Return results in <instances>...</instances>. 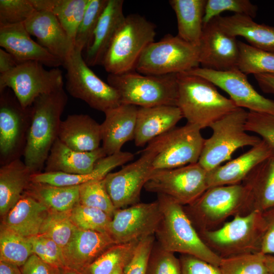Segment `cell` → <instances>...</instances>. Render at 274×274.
Masks as SVG:
<instances>
[{
    "mask_svg": "<svg viewBox=\"0 0 274 274\" xmlns=\"http://www.w3.org/2000/svg\"><path fill=\"white\" fill-rule=\"evenodd\" d=\"M20 62L9 52L0 49V73L5 74L14 68Z\"/></svg>",
    "mask_w": 274,
    "mask_h": 274,
    "instance_id": "obj_53",
    "label": "cell"
},
{
    "mask_svg": "<svg viewBox=\"0 0 274 274\" xmlns=\"http://www.w3.org/2000/svg\"><path fill=\"white\" fill-rule=\"evenodd\" d=\"M79 203L99 209L112 218L117 210L106 190L104 178L80 185Z\"/></svg>",
    "mask_w": 274,
    "mask_h": 274,
    "instance_id": "obj_41",
    "label": "cell"
},
{
    "mask_svg": "<svg viewBox=\"0 0 274 274\" xmlns=\"http://www.w3.org/2000/svg\"><path fill=\"white\" fill-rule=\"evenodd\" d=\"M124 268L120 267L115 270L112 274H123Z\"/></svg>",
    "mask_w": 274,
    "mask_h": 274,
    "instance_id": "obj_58",
    "label": "cell"
},
{
    "mask_svg": "<svg viewBox=\"0 0 274 274\" xmlns=\"http://www.w3.org/2000/svg\"><path fill=\"white\" fill-rule=\"evenodd\" d=\"M262 213L265 222V229L260 252L264 255H274V207Z\"/></svg>",
    "mask_w": 274,
    "mask_h": 274,
    "instance_id": "obj_51",
    "label": "cell"
},
{
    "mask_svg": "<svg viewBox=\"0 0 274 274\" xmlns=\"http://www.w3.org/2000/svg\"><path fill=\"white\" fill-rule=\"evenodd\" d=\"M266 274H272V273H270V272H268V273H267Z\"/></svg>",
    "mask_w": 274,
    "mask_h": 274,
    "instance_id": "obj_59",
    "label": "cell"
},
{
    "mask_svg": "<svg viewBox=\"0 0 274 274\" xmlns=\"http://www.w3.org/2000/svg\"><path fill=\"white\" fill-rule=\"evenodd\" d=\"M82 52L74 48L62 63L66 70L65 88L67 92L85 101L91 108L104 113L121 105L118 91L94 74L83 59Z\"/></svg>",
    "mask_w": 274,
    "mask_h": 274,
    "instance_id": "obj_10",
    "label": "cell"
},
{
    "mask_svg": "<svg viewBox=\"0 0 274 274\" xmlns=\"http://www.w3.org/2000/svg\"><path fill=\"white\" fill-rule=\"evenodd\" d=\"M265 222L262 212L237 214L221 227L198 231L206 245L221 258L260 252Z\"/></svg>",
    "mask_w": 274,
    "mask_h": 274,
    "instance_id": "obj_4",
    "label": "cell"
},
{
    "mask_svg": "<svg viewBox=\"0 0 274 274\" xmlns=\"http://www.w3.org/2000/svg\"><path fill=\"white\" fill-rule=\"evenodd\" d=\"M245 128L257 134L274 148V115L248 111Z\"/></svg>",
    "mask_w": 274,
    "mask_h": 274,
    "instance_id": "obj_48",
    "label": "cell"
},
{
    "mask_svg": "<svg viewBox=\"0 0 274 274\" xmlns=\"http://www.w3.org/2000/svg\"><path fill=\"white\" fill-rule=\"evenodd\" d=\"M33 175L20 159L0 168V215L2 219L17 202L31 183Z\"/></svg>",
    "mask_w": 274,
    "mask_h": 274,
    "instance_id": "obj_32",
    "label": "cell"
},
{
    "mask_svg": "<svg viewBox=\"0 0 274 274\" xmlns=\"http://www.w3.org/2000/svg\"><path fill=\"white\" fill-rule=\"evenodd\" d=\"M138 110L135 106L121 104L105 113L101 147L107 155L121 151L124 144L134 139Z\"/></svg>",
    "mask_w": 274,
    "mask_h": 274,
    "instance_id": "obj_23",
    "label": "cell"
},
{
    "mask_svg": "<svg viewBox=\"0 0 274 274\" xmlns=\"http://www.w3.org/2000/svg\"><path fill=\"white\" fill-rule=\"evenodd\" d=\"M238 42L220 27L216 17L203 25L199 45L201 67L217 71L238 68Z\"/></svg>",
    "mask_w": 274,
    "mask_h": 274,
    "instance_id": "obj_18",
    "label": "cell"
},
{
    "mask_svg": "<svg viewBox=\"0 0 274 274\" xmlns=\"http://www.w3.org/2000/svg\"><path fill=\"white\" fill-rule=\"evenodd\" d=\"M254 77L260 89L266 93L274 94V75L256 74Z\"/></svg>",
    "mask_w": 274,
    "mask_h": 274,
    "instance_id": "obj_54",
    "label": "cell"
},
{
    "mask_svg": "<svg viewBox=\"0 0 274 274\" xmlns=\"http://www.w3.org/2000/svg\"><path fill=\"white\" fill-rule=\"evenodd\" d=\"M206 3V0L169 1L177 17V36L197 46L202 36Z\"/></svg>",
    "mask_w": 274,
    "mask_h": 274,
    "instance_id": "obj_33",
    "label": "cell"
},
{
    "mask_svg": "<svg viewBox=\"0 0 274 274\" xmlns=\"http://www.w3.org/2000/svg\"><path fill=\"white\" fill-rule=\"evenodd\" d=\"M238 68L246 75L250 74L274 75V53L238 42Z\"/></svg>",
    "mask_w": 274,
    "mask_h": 274,
    "instance_id": "obj_38",
    "label": "cell"
},
{
    "mask_svg": "<svg viewBox=\"0 0 274 274\" xmlns=\"http://www.w3.org/2000/svg\"><path fill=\"white\" fill-rule=\"evenodd\" d=\"M139 241L113 245L81 272L112 274L118 268H124L132 257Z\"/></svg>",
    "mask_w": 274,
    "mask_h": 274,
    "instance_id": "obj_36",
    "label": "cell"
},
{
    "mask_svg": "<svg viewBox=\"0 0 274 274\" xmlns=\"http://www.w3.org/2000/svg\"><path fill=\"white\" fill-rule=\"evenodd\" d=\"M183 118L175 106H157L138 108L134 141L143 147L154 139L169 131Z\"/></svg>",
    "mask_w": 274,
    "mask_h": 274,
    "instance_id": "obj_24",
    "label": "cell"
},
{
    "mask_svg": "<svg viewBox=\"0 0 274 274\" xmlns=\"http://www.w3.org/2000/svg\"><path fill=\"white\" fill-rule=\"evenodd\" d=\"M71 218L80 229L107 232L112 217L104 211L79 202L70 212Z\"/></svg>",
    "mask_w": 274,
    "mask_h": 274,
    "instance_id": "obj_42",
    "label": "cell"
},
{
    "mask_svg": "<svg viewBox=\"0 0 274 274\" xmlns=\"http://www.w3.org/2000/svg\"><path fill=\"white\" fill-rule=\"evenodd\" d=\"M202 77L225 91L238 108L274 115V100L259 94L238 68L217 71L197 67L185 72Z\"/></svg>",
    "mask_w": 274,
    "mask_h": 274,
    "instance_id": "obj_17",
    "label": "cell"
},
{
    "mask_svg": "<svg viewBox=\"0 0 274 274\" xmlns=\"http://www.w3.org/2000/svg\"><path fill=\"white\" fill-rule=\"evenodd\" d=\"M123 0H108L95 29L92 40L86 49L85 61L89 66L101 64L116 31L124 20Z\"/></svg>",
    "mask_w": 274,
    "mask_h": 274,
    "instance_id": "obj_26",
    "label": "cell"
},
{
    "mask_svg": "<svg viewBox=\"0 0 274 274\" xmlns=\"http://www.w3.org/2000/svg\"><path fill=\"white\" fill-rule=\"evenodd\" d=\"M248 112L237 108L211 124L213 133L205 139L198 163L209 172L229 160L237 149L253 147L262 139L245 128Z\"/></svg>",
    "mask_w": 274,
    "mask_h": 274,
    "instance_id": "obj_8",
    "label": "cell"
},
{
    "mask_svg": "<svg viewBox=\"0 0 274 274\" xmlns=\"http://www.w3.org/2000/svg\"><path fill=\"white\" fill-rule=\"evenodd\" d=\"M156 26L138 14L126 16L116 31L101 65L109 74H121L134 70L146 47L154 42Z\"/></svg>",
    "mask_w": 274,
    "mask_h": 274,
    "instance_id": "obj_5",
    "label": "cell"
},
{
    "mask_svg": "<svg viewBox=\"0 0 274 274\" xmlns=\"http://www.w3.org/2000/svg\"><path fill=\"white\" fill-rule=\"evenodd\" d=\"M265 263L268 272L274 274V255H265Z\"/></svg>",
    "mask_w": 274,
    "mask_h": 274,
    "instance_id": "obj_56",
    "label": "cell"
},
{
    "mask_svg": "<svg viewBox=\"0 0 274 274\" xmlns=\"http://www.w3.org/2000/svg\"><path fill=\"white\" fill-rule=\"evenodd\" d=\"M199 46L191 44L177 35L167 34L146 47L134 70L148 75L185 73L199 67Z\"/></svg>",
    "mask_w": 274,
    "mask_h": 274,
    "instance_id": "obj_9",
    "label": "cell"
},
{
    "mask_svg": "<svg viewBox=\"0 0 274 274\" xmlns=\"http://www.w3.org/2000/svg\"><path fill=\"white\" fill-rule=\"evenodd\" d=\"M58 139L74 150L94 151L100 147L101 125L88 115H70L60 123Z\"/></svg>",
    "mask_w": 274,
    "mask_h": 274,
    "instance_id": "obj_27",
    "label": "cell"
},
{
    "mask_svg": "<svg viewBox=\"0 0 274 274\" xmlns=\"http://www.w3.org/2000/svg\"><path fill=\"white\" fill-rule=\"evenodd\" d=\"M115 244L107 232L78 228L62 248L65 266L81 272Z\"/></svg>",
    "mask_w": 274,
    "mask_h": 274,
    "instance_id": "obj_21",
    "label": "cell"
},
{
    "mask_svg": "<svg viewBox=\"0 0 274 274\" xmlns=\"http://www.w3.org/2000/svg\"><path fill=\"white\" fill-rule=\"evenodd\" d=\"M221 274H266L265 255L261 252L221 258Z\"/></svg>",
    "mask_w": 274,
    "mask_h": 274,
    "instance_id": "obj_40",
    "label": "cell"
},
{
    "mask_svg": "<svg viewBox=\"0 0 274 274\" xmlns=\"http://www.w3.org/2000/svg\"><path fill=\"white\" fill-rule=\"evenodd\" d=\"M0 96L1 166L19 159L24 153L31 118V107L23 108L17 98L5 89Z\"/></svg>",
    "mask_w": 274,
    "mask_h": 274,
    "instance_id": "obj_14",
    "label": "cell"
},
{
    "mask_svg": "<svg viewBox=\"0 0 274 274\" xmlns=\"http://www.w3.org/2000/svg\"><path fill=\"white\" fill-rule=\"evenodd\" d=\"M181 274H221L219 266L196 257L181 254Z\"/></svg>",
    "mask_w": 274,
    "mask_h": 274,
    "instance_id": "obj_50",
    "label": "cell"
},
{
    "mask_svg": "<svg viewBox=\"0 0 274 274\" xmlns=\"http://www.w3.org/2000/svg\"><path fill=\"white\" fill-rule=\"evenodd\" d=\"M242 184L248 193L249 213L274 207V154L258 164Z\"/></svg>",
    "mask_w": 274,
    "mask_h": 274,
    "instance_id": "obj_30",
    "label": "cell"
},
{
    "mask_svg": "<svg viewBox=\"0 0 274 274\" xmlns=\"http://www.w3.org/2000/svg\"><path fill=\"white\" fill-rule=\"evenodd\" d=\"M106 156L101 147L92 151L80 152L68 147L57 138L46 161L45 172L89 175L97 161Z\"/></svg>",
    "mask_w": 274,
    "mask_h": 274,
    "instance_id": "obj_25",
    "label": "cell"
},
{
    "mask_svg": "<svg viewBox=\"0 0 274 274\" xmlns=\"http://www.w3.org/2000/svg\"><path fill=\"white\" fill-rule=\"evenodd\" d=\"M161 218L157 200L149 203L138 202L117 210L107 233L116 244L139 241L155 235Z\"/></svg>",
    "mask_w": 274,
    "mask_h": 274,
    "instance_id": "obj_16",
    "label": "cell"
},
{
    "mask_svg": "<svg viewBox=\"0 0 274 274\" xmlns=\"http://www.w3.org/2000/svg\"><path fill=\"white\" fill-rule=\"evenodd\" d=\"M146 274H181L179 258L174 253L154 244L147 267Z\"/></svg>",
    "mask_w": 274,
    "mask_h": 274,
    "instance_id": "obj_45",
    "label": "cell"
},
{
    "mask_svg": "<svg viewBox=\"0 0 274 274\" xmlns=\"http://www.w3.org/2000/svg\"><path fill=\"white\" fill-rule=\"evenodd\" d=\"M33 254L29 237L1 225L0 261L21 267Z\"/></svg>",
    "mask_w": 274,
    "mask_h": 274,
    "instance_id": "obj_37",
    "label": "cell"
},
{
    "mask_svg": "<svg viewBox=\"0 0 274 274\" xmlns=\"http://www.w3.org/2000/svg\"><path fill=\"white\" fill-rule=\"evenodd\" d=\"M37 11L51 12L75 43L89 0H30Z\"/></svg>",
    "mask_w": 274,
    "mask_h": 274,
    "instance_id": "obj_34",
    "label": "cell"
},
{
    "mask_svg": "<svg viewBox=\"0 0 274 274\" xmlns=\"http://www.w3.org/2000/svg\"><path fill=\"white\" fill-rule=\"evenodd\" d=\"M63 88L38 97L31 106V118L23 153L24 162L32 174L41 173L58 138L67 101Z\"/></svg>",
    "mask_w": 274,
    "mask_h": 274,
    "instance_id": "obj_1",
    "label": "cell"
},
{
    "mask_svg": "<svg viewBox=\"0 0 274 274\" xmlns=\"http://www.w3.org/2000/svg\"><path fill=\"white\" fill-rule=\"evenodd\" d=\"M177 75H148L132 71L121 74H109L107 81L118 91L121 104L140 107L177 106Z\"/></svg>",
    "mask_w": 274,
    "mask_h": 274,
    "instance_id": "obj_7",
    "label": "cell"
},
{
    "mask_svg": "<svg viewBox=\"0 0 274 274\" xmlns=\"http://www.w3.org/2000/svg\"><path fill=\"white\" fill-rule=\"evenodd\" d=\"M38 43L63 63L74 49V43L53 13L36 11L23 23Z\"/></svg>",
    "mask_w": 274,
    "mask_h": 274,
    "instance_id": "obj_20",
    "label": "cell"
},
{
    "mask_svg": "<svg viewBox=\"0 0 274 274\" xmlns=\"http://www.w3.org/2000/svg\"><path fill=\"white\" fill-rule=\"evenodd\" d=\"M154 244V235L141 239L132 257L124 268L123 274H146L148 260Z\"/></svg>",
    "mask_w": 274,
    "mask_h": 274,
    "instance_id": "obj_49",
    "label": "cell"
},
{
    "mask_svg": "<svg viewBox=\"0 0 274 274\" xmlns=\"http://www.w3.org/2000/svg\"><path fill=\"white\" fill-rule=\"evenodd\" d=\"M257 10V6L249 0H207L203 25L224 11L248 15L253 19L256 16Z\"/></svg>",
    "mask_w": 274,
    "mask_h": 274,
    "instance_id": "obj_44",
    "label": "cell"
},
{
    "mask_svg": "<svg viewBox=\"0 0 274 274\" xmlns=\"http://www.w3.org/2000/svg\"><path fill=\"white\" fill-rule=\"evenodd\" d=\"M157 201L161 218L154 235L158 245L167 251L192 255L219 266L221 258L202 240L184 206L163 194H158Z\"/></svg>",
    "mask_w": 274,
    "mask_h": 274,
    "instance_id": "obj_2",
    "label": "cell"
},
{
    "mask_svg": "<svg viewBox=\"0 0 274 274\" xmlns=\"http://www.w3.org/2000/svg\"><path fill=\"white\" fill-rule=\"evenodd\" d=\"M142 153L136 160L104 178L106 190L117 210L139 202L142 189L153 171L155 151L147 145Z\"/></svg>",
    "mask_w": 274,
    "mask_h": 274,
    "instance_id": "obj_15",
    "label": "cell"
},
{
    "mask_svg": "<svg viewBox=\"0 0 274 274\" xmlns=\"http://www.w3.org/2000/svg\"><path fill=\"white\" fill-rule=\"evenodd\" d=\"M185 207L197 232L212 230L229 217L249 213L248 193L242 183L212 187Z\"/></svg>",
    "mask_w": 274,
    "mask_h": 274,
    "instance_id": "obj_6",
    "label": "cell"
},
{
    "mask_svg": "<svg viewBox=\"0 0 274 274\" xmlns=\"http://www.w3.org/2000/svg\"><path fill=\"white\" fill-rule=\"evenodd\" d=\"M33 254L58 268L65 267L62 248L52 239L40 234L29 237Z\"/></svg>",
    "mask_w": 274,
    "mask_h": 274,
    "instance_id": "obj_47",
    "label": "cell"
},
{
    "mask_svg": "<svg viewBox=\"0 0 274 274\" xmlns=\"http://www.w3.org/2000/svg\"><path fill=\"white\" fill-rule=\"evenodd\" d=\"M36 11L30 0H0V25L24 23Z\"/></svg>",
    "mask_w": 274,
    "mask_h": 274,
    "instance_id": "obj_46",
    "label": "cell"
},
{
    "mask_svg": "<svg viewBox=\"0 0 274 274\" xmlns=\"http://www.w3.org/2000/svg\"><path fill=\"white\" fill-rule=\"evenodd\" d=\"M134 155L120 151L107 155L96 163L89 175L69 174L61 172H44L32 175L31 181L58 186H78L86 182L104 178L114 168L132 160Z\"/></svg>",
    "mask_w": 274,
    "mask_h": 274,
    "instance_id": "obj_29",
    "label": "cell"
},
{
    "mask_svg": "<svg viewBox=\"0 0 274 274\" xmlns=\"http://www.w3.org/2000/svg\"><path fill=\"white\" fill-rule=\"evenodd\" d=\"M22 274H59V268L53 266L32 254L20 267Z\"/></svg>",
    "mask_w": 274,
    "mask_h": 274,
    "instance_id": "obj_52",
    "label": "cell"
},
{
    "mask_svg": "<svg viewBox=\"0 0 274 274\" xmlns=\"http://www.w3.org/2000/svg\"><path fill=\"white\" fill-rule=\"evenodd\" d=\"M200 131L197 126L187 123L150 141L148 146L156 152L153 170L172 169L197 163L205 140Z\"/></svg>",
    "mask_w": 274,
    "mask_h": 274,
    "instance_id": "obj_12",
    "label": "cell"
},
{
    "mask_svg": "<svg viewBox=\"0 0 274 274\" xmlns=\"http://www.w3.org/2000/svg\"><path fill=\"white\" fill-rule=\"evenodd\" d=\"M59 274H82L80 271L68 268L67 267L59 268Z\"/></svg>",
    "mask_w": 274,
    "mask_h": 274,
    "instance_id": "obj_57",
    "label": "cell"
},
{
    "mask_svg": "<svg viewBox=\"0 0 274 274\" xmlns=\"http://www.w3.org/2000/svg\"><path fill=\"white\" fill-rule=\"evenodd\" d=\"M49 211L44 204L25 192L2 218L1 225L30 237L39 234Z\"/></svg>",
    "mask_w": 274,
    "mask_h": 274,
    "instance_id": "obj_28",
    "label": "cell"
},
{
    "mask_svg": "<svg viewBox=\"0 0 274 274\" xmlns=\"http://www.w3.org/2000/svg\"><path fill=\"white\" fill-rule=\"evenodd\" d=\"M79 189L80 185L58 186L31 182L25 192L51 211L67 212L79 202Z\"/></svg>",
    "mask_w": 274,
    "mask_h": 274,
    "instance_id": "obj_35",
    "label": "cell"
},
{
    "mask_svg": "<svg viewBox=\"0 0 274 274\" xmlns=\"http://www.w3.org/2000/svg\"><path fill=\"white\" fill-rule=\"evenodd\" d=\"M108 0H89L84 17L78 27L74 48L83 51L90 44L98 20Z\"/></svg>",
    "mask_w": 274,
    "mask_h": 274,
    "instance_id": "obj_43",
    "label": "cell"
},
{
    "mask_svg": "<svg viewBox=\"0 0 274 274\" xmlns=\"http://www.w3.org/2000/svg\"><path fill=\"white\" fill-rule=\"evenodd\" d=\"M274 154V148L262 140L237 158L207 172L208 187L241 184L260 163Z\"/></svg>",
    "mask_w": 274,
    "mask_h": 274,
    "instance_id": "obj_22",
    "label": "cell"
},
{
    "mask_svg": "<svg viewBox=\"0 0 274 274\" xmlns=\"http://www.w3.org/2000/svg\"><path fill=\"white\" fill-rule=\"evenodd\" d=\"M177 76V106L187 123L201 130L238 108L230 98L220 94L209 80L186 73Z\"/></svg>",
    "mask_w": 274,
    "mask_h": 274,
    "instance_id": "obj_3",
    "label": "cell"
},
{
    "mask_svg": "<svg viewBox=\"0 0 274 274\" xmlns=\"http://www.w3.org/2000/svg\"><path fill=\"white\" fill-rule=\"evenodd\" d=\"M63 86L60 69L46 70L37 61L20 63L13 70L0 75V92L11 89L24 109L31 107L40 96L62 89Z\"/></svg>",
    "mask_w": 274,
    "mask_h": 274,
    "instance_id": "obj_11",
    "label": "cell"
},
{
    "mask_svg": "<svg viewBox=\"0 0 274 274\" xmlns=\"http://www.w3.org/2000/svg\"><path fill=\"white\" fill-rule=\"evenodd\" d=\"M0 46L20 63L33 61L53 68L62 62L30 37L23 23L0 25Z\"/></svg>",
    "mask_w": 274,
    "mask_h": 274,
    "instance_id": "obj_19",
    "label": "cell"
},
{
    "mask_svg": "<svg viewBox=\"0 0 274 274\" xmlns=\"http://www.w3.org/2000/svg\"><path fill=\"white\" fill-rule=\"evenodd\" d=\"M183 206L194 202L208 188L207 171L198 162L172 169L153 170L144 187Z\"/></svg>",
    "mask_w": 274,
    "mask_h": 274,
    "instance_id": "obj_13",
    "label": "cell"
},
{
    "mask_svg": "<svg viewBox=\"0 0 274 274\" xmlns=\"http://www.w3.org/2000/svg\"><path fill=\"white\" fill-rule=\"evenodd\" d=\"M220 27L234 37L244 38L251 46L274 53V26L255 22L251 17L235 14L216 17Z\"/></svg>",
    "mask_w": 274,
    "mask_h": 274,
    "instance_id": "obj_31",
    "label": "cell"
},
{
    "mask_svg": "<svg viewBox=\"0 0 274 274\" xmlns=\"http://www.w3.org/2000/svg\"><path fill=\"white\" fill-rule=\"evenodd\" d=\"M0 274H22L20 267L11 263L0 261Z\"/></svg>",
    "mask_w": 274,
    "mask_h": 274,
    "instance_id": "obj_55",
    "label": "cell"
},
{
    "mask_svg": "<svg viewBox=\"0 0 274 274\" xmlns=\"http://www.w3.org/2000/svg\"><path fill=\"white\" fill-rule=\"evenodd\" d=\"M70 212H59L49 210L39 234L52 239L62 248H64L78 229L71 218Z\"/></svg>",
    "mask_w": 274,
    "mask_h": 274,
    "instance_id": "obj_39",
    "label": "cell"
}]
</instances>
